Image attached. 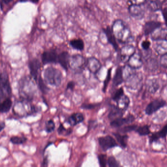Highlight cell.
<instances>
[{
    "mask_svg": "<svg viewBox=\"0 0 167 167\" xmlns=\"http://www.w3.org/2000/svg\"><path fill=\"white\" fill-rule=\"evenodd\" d=\"M111 29L116 39L121 43H128L132 39L129 28L122 20H117L114 21Z\"/></svg>",
    "mask_w": 167,
    "mask_h": 167,
    "instance_id": "cell-1",
    "label": "cell"
},
{
    "mask_svg": "<svg viewBox=\"0 0 167 167\" xmlns=\"http://www.w3.org/2000/svg\"><path fill=\"white\" fill-rule=\"evenodd\" d=\"M35 92L33 82L29 77L21 78L19 82V94L21 99L30 101Z\"/></svg>",
    "mask_w": 167,
    "mask_h": 167,
    "instance_id": "cell-2",
    "label": "cell"
},
{
    "mask_svg": "<svg viewBox=\"0 0 167 167\" xmlns=\"http://www.w3.org/2000/svg\"><path fill=\"white\" fill-rule=\"evenodd\" d=\"M63 75L59 70L53 67H47L44 73V80L50 86L58 87L62 82Z\"/></svg>",
    "mask_w": 167,
    "mask_h": 167,
    "instance_id": "cell-3",
    "label": "cell"
},
{
    "mask_svg": "<svg viewBox=\"0 0 167 167\" xmlns=\"http://www.w3.org/2000/svg\"><path fill=\"white\" fill-rule=\"evenodd\" d=\"M22 100L15 104L13 107L14 114L19 117H25L31 115L37 112V108L35 106L29 105V101Z\"/></svg>",
    "mask_w": 167,
    "mask_h": 167,
    "instance_id": "cell-4",
    "label": "cell"
},
{
    "mask_svg": "<svg viewBox=\"0 0 167 167\" xmlns=\"http://www.w3.org/2000/svg\"><path fill=\"white\" fill-rule=\"evenodd\" d=\"M86 61L82 55L75 54L70 57L69 61V67L76 72H79L84 69L86 66Z\"/></svg>",
    "mask_w": 167,
    "mask_h": 167,
    "instance_id": "cell-5",
    "label": "cell"
},
{
    "mask_svg": "<svg viewBox=\"0 0 167 167\" xmlns=\"http://www.w3.org/2000/svg\"><path fill=\"white\" fill-rule=\"evenodd\" d=\"M0 90L6 98H11L12 94L11 87L8 74L6 72L0 74Z\"/></svg>",
    "mask_w": 167,
    "mask_h": 167,
    "instance_id": "cell-6",
    "label": "cell"
},
{
    "mask_svg": "<svg viewBox=\"0 0 167 167\" xmlns=\"http://www.w3.org/2000/svg\"><path fill=\"white\" fill-rule=\"evenodd\" d=\"M98 142L101 148L104 151L118 146L115 139L110 135L99 137Z\"/></svg>",
    "mask_w": 167,
    "mask_h": 167,
    "instance_id": "cell-7",
    "label": "cell"
},
{
    "mask_svg": "<svg viewBox=\"0 0 167 167\" xmlns=\"http://www.w3.org/2000/svg\"><path fill=\"white\" fill-rule=\"evenodd\" d=\"M58 55L55 50L46 51L42 54V61L44 64L56 63L58 61Z\"/></svg>",
    "mask_w": 167,
    "mask_h": 167,
    "instance_id": "cell-8",
    "label": "cell"
},
{
    "mask_svg": "<svg viewBox=\"0 0 167 167\" xmlns=\"http://www.w3.org/2000/svg\"><path fill=\"white\" fill-rule=\"evenodd\" d=\"M166 105V102L163 100L158 99L152 101L147 106L145 112L148 115L153 114Z\"/></svg>",
    "mask_w": 167,
    "mask_h": 167,
    "instance_id": "cell-9",
    "label": "cell"
},
{
    "mask_svg": "<svg viewBox=\"0 0 167 167\" xmlns=\"http://www.w3.org/2000/svg\"><path fill=\"white\" fill-rule=\"evenodd\" d=\"M29 67L31 77L37 82L39 72L41 68V63L38 59L34 58L29 62Z\"/></svg>",
    "mask_w": 167,
    "mask_h": 167,
    "instance_id": "cell-10",
    "label": "cell"
},
{
    "mask_svg": "<svg viewBox=\"0 0 167 167\" xmlns=\"http://www.w3.org/2000/svg\"><path fill=\"white\" fill-rule=\"evenodd\" d=\"M135 118L134 116L129 115L127 117L123 118L122 117L117 118L111 121V126L115 128H120V127L125 124H130L132 123L134 121Z\"/></svg>",
    "mask_w": 167,
    "mask_h": 167,
    "instance_id": "cell-11",
    "label": "cell"
},
{
    "mask_svg": "<svg viewBox=\"0 0 167 167\" xmlns=\"http://www.w3.org/2000/svg\"><path fill=\"white\" fill-rule=\"evenodd\" d=\"M86 66L90 73L96 74L100 70L102 64L100 61L96 58L91 57L87 59Z\"/></svg>",
    "mask_w": 167,
    "mask_h": 167,
    "instance_id": "cell-12",
    "label": "cell"
},
{
    "mask_svg": "<svg viewBox=\"0 0 167 167\" xmlns=\"http://www.w3.org/2000/svg\"><path fill=\"white\" fill-rule=\"evenodd\" d=\"M135 49L132 45H127L123 47L120 50V57L122 61L127 62L130 58L135 53Z\"/></svg>",
    "mask_w": 167,
    "mask_h": 167,
    "instance_id": "cell-13",
    "label": "cell"
},
{
    "mask_svg": "<svg viewBox=\"0 0 167 167\" xmlns=\"http://www.w3.org/2000/svg\"><path fill=\"white\" fill-rule=\"evenodd\" d=\"M128 66L133 69H138L142 66V62L140 55L138 53H134L128 61Z\"/></svg>",
    "mask_w": 167,
    "mask_h": 167,
    "instance_id": "cell-14",
    "label": "cell"
},
{
    "mask_svg": "<svg viewBox=\"0 0 167 167\" xmlns=\"http://www.w3.org/2000/svg\"><path fill=\"white\" fill-rule=\"evenodd\" d=\"M85 117L82 113L76 112L72 114L68 119V123L70 126H75L84 121Z\"/></svg>",
    "mask_w": 167,
    "mask_h": 167,
    "instance_id": "cell-15",
    "label": "cell"
},
{
    "mask_svg": "<svg viewBox=\"0 0 167 167\" xmlns=\"http://www.w3.org/2000/svg\"><path fill=\"white\" fill-rule=\"evenodd\" d=\"M167 37V29L159 28L156 29L152 33V38L154 40H159L166 39Z\"/></svg>",
    "mask_w": 167,
    "mask_h": 167,
    "instance_id": "cell-16",
    "label": "cell"
},
{
    "mask_svg": "<svg viewBox=\"0 0 167 167\" xmlns=\"http://www.w3.org/2000/svg\"><path fill=\"white\" fill-rule=\"evenodd\" d=\"M70 58L69 53L67 52H63L58 55V61L61 66L66 70H68L69 67V61Z\"/></svg>",
    "mask_w": 167,
    "mask_h": 167,
    "instance_id": "cell-17",
    "label": "cell"
},
{
    "mask_svg": "<svg viewBox=\"0 0 167 167\" xmlns=\"http://www.w3.org/2000/svg\"><path fill=\"white\" fill-rule=\"evenodd\" d=\"M124 81L123 71L121 67H118L115 71V75L113 77L112 85L114 87H117Z\"/></svg>",
    "mask_w": 167,
    "mask_h": 167,
    "instance_id": "cell-18",
    "label": "cell"
},
{
    "mask_svg": "<svg viewBox=\"0 0 167 167\" xmlns=\"http://www.w3.org/2000/svg\"><path fill=\"white\" fill-rule=\"evenodd\" d=\"M155 50L159 54H164L167 53V40L166 39L156 40Z\"/></svg>",
    "mask_w": 167,
    "mask_h": 167,
    "instance_id": "cell-19",
    "label": "cell"
},
{
    "mask_svg": "<svg viewBox=\"0 0 167 167\" xmlns=\"http://www.w3.org/2000/svg\"><path fill=\"white\" fill-rule=\"evenodd\" d=\"M160 26H161V23L160 22H156V21H150V22H147L144 26V34L145 35H150Z\"/></svg>",
    "mask_w": 167,
    "mask_h": 167,
    "instance_id": "cell-20",
    "label": "cell"
},
{
    "mask_svg": "<svg viewBox=\"0 0 167 167\" xmlns=\"http://www.w3.org/2000/svg\"><path fill=\"white\" fill-rule=\"evenodd\" d=\"M167 135V124L162 129L157 132L153 133L150 137V143L157 140L159 138H165Z\"/></svg>",
    "mask_w": 167,
    "mask_h": 167,
    "instance_id": "cell-21",
    "label": "cell"
},
{
    "mask_svg": "<svg viewBox=\"0 0 167 167\" xmlns=\"http://www.w3.org/2000/svg\"><path fill=\"white\" fill-rule=\"evenodd\" d=\"M104 31H105V34L107 36L108 41L110 42V44L112 45V46L114 47V49L116 51H117L118 49V46L117 44L116 41V39L114 35H113L112 29L108 27L104 30Z\"/></svg>",
    "mask_w": 167,
    "mask_h": 167,
    "instance_id": "cell-22",
    "label": "cell"
},
{
    "mask_svg": "<svg viewBox=\"0 0 167 167\" xmlns=\"http://www.w3.org/2000/svg\"><path fill=\"white\" fill-rule=\"evenodd\" d=\"M125 111L121 109L117 106L113 105L111 109V111L108 114V118L110 120H113L117 118L122 117Z\"/></svg>",
    "mask_w": 167,
    "mask_h": 167,
    "instance_id": "cell-23",
    "label": "cell"
},
{
    "mask_svg": "<svg viewBox=\"0 0 167 167\" xmlns=\"http://www.w3.org/2000/svg\"><path fill=\"white\" fill-rule=\"evenodd\" d=\"M12 101L11 98L5 99L0 103V113H7L11 110Z\"/></svg>",
    "mask_w": 167,
    "mask_h": 167,
    "instance_id": "cell-24",
    "label": "cell"
},
{
    "mask_svg": "<svg viewBox=\"0 0 167 167\" xmlns=\"http://www.w3.org/2000/svg\"><path fill=\"white\" fill-rule=\"evenodd\" d=\"M142 6V5L131 4L129 7V12L130 15L134 17L140 16L143 12Z\"/></svg>",
    "mask_w": 167,
    "mask_h": 167,
    "instance_id": "cell-25",
    "label": "cell"
},
{
    "mask_svg": "<svg viewBox=\"0 0 167 167\" xmlns=\"http://www.w3.org/2000/svg\"><path fill=\"white\" fill-rule=\"evenodd\" d=\"M113 135L118 143L122 148H125L127 146L129 136L127 135H121L118 133H114Z\"/></svg>",
    "mask_w": 167,
    "mask_h": 167,
    "instance_id": "cell-26",
    "label": "cell"
},
{
    "mask_svg": "<svg viewBox=\"0 0 167 167\" xmlns=\"http://www.w3.org/2000/svg\"><path fill=\"white\" fill-rule=\"evenodd\" d=\"M116 103L117 104V106L125 111L127 109L128 106L129 105V99L127 96L124 95Z\"/></svg>",
    "mask_w": 167,
    "mask_h": 167,
    "instance_id": "cell-27",
    "label": "cell"
},
{
    "mask_svg": "<svg viewBox=\"0 0 167 167\" xmlns=\"http://www.w3.org/2000/svg\"><path fill=\"white\" fill-rule=\"evenodd\" d=\"M70 45L76 50L82 51L84 48V43L81 39H74L71 41Z\"/></svg>",
    "mask_w": 167,
    "mask_h": 167,
    "instance_id": "cell-28",
    "label": "cell"
},
{
    "mask_svg": "<svg viewBox=\"0 0 167 167\" xmlns=\"http://www.w3.org/2000/svg\"><path fill=\"white\" fill-rule=\"evenodd\" d=\"M135 131L140 136H146L151 133L150 127L147 124L140 127H137Z\"/></svg>",
    "mask_w": 167,
    "mask_h": 167,
    "instance_id": "cell-29",
    "label": "cell"
},
{
    "mask_svg": "<svg viewBox=\"0 0 167 167\" xmlns=\"http://www.w3.org/2000/svg\"><path fill=\"white\" fill-rule=\"evenodd\" d=\"M36 82L38 83V87L43 93H46L49 91V88L46 86V82L43 78H42L41 76L38 77Z\"/></svg>",
    "mask_w": 167,
    "mask_h": 167,
    "instance_id": "cell-30",
    "label": "cell"
},
{
    "mask_svg": "<svg viewBox=\"0 0 167 167\" xmlns=\"http://www.w3.org/2000/svg\"><path fill=\"white\" fill-rule=\"evenodd\" d=\"M11 142L15 145H21L25 143L27 141V138L25 137H19V136H13L11 138Z\"/></svg>",
    "mask_w": 167,
    "mask_h": 167,
    "instance_id": "cell-31",
    "label": "cell"
},
{
    "mask_svg": "<svg viewBox=\"0 0 167 167\" xmlns=\"http://www.w3.org/2000/svg\"><path fill=\"white\" fill-rule=\"evenodd\" d=\"M138 126L137 125L133 124V125H128V126H125V127L121 128L119 129V132L122 133H126L130 132L135 130Z\"/></svg>",
    "mask_w": 167,
    "mask_h": 167,
    "instance_id": "cell-32",
    "label": "cell"
},
{
    "mask_svg": "<svg viewBox=\"0 0 167 167\" xmlns=\"http://www.w3.org/2000/svg\"><path fill=\"white\" fill-rule=\"evenodd\" d=\"M124 95V91L123 88L122 87L120 88L119 89H118V90L115 91L114 93L113 94V96H112V99L114 101L117 102Z\"/></svg>",
    "mask_w": 167,
    "mask_h": 167,
    "instance_id": "cell-33",
    "label": "cell"
},
{
    "mask_svg": "<svg viewBox=\"0 0 167 167\" xmlns=\"http://www.w3.org/2000/svg\"><path fill=\"white\" fill-rule=\"evenodd\" d=\"M55 128V124L53 120H50L47 121L45 126V130L46 132L51 133L54 131Z\"/></svg>",
    "mask_w": 167,
    "mask_h": 167,
    "instance_id": "cell-34",
    "label": "cell"
},
{
    "mask_svg": "<svg viewBox=\"0 0 167 167\" xmlns=\"http://www.w3.org/2000/svg\"><path fill=\"white\" fill-rule=\"evenodd\" d=\"M112 68H110L108 71L107 76L106 77V79L104 82V86L103 87V91L104 93L106 92V90L107 89L108 84L110 82V81L111 80V77H112Z\"/></svg>",
    "mask_w": 167,
    "mask_h": 167,
    "instance_id": "cell-35",
    "label": "cell"
},
{
    "mask_svg": "<svg viewBox=\"0 0 167 167\" xmlns=\"http://www.w3.org/2000/svg\"><path fill=\"white\" fill-rule=\"evenodd\" d=\"M148 7L153 11H158L160 8V4L157 1H149L148 2Z\"/></svg>",
    "mask_w": 167,
    "mask_h": 167,
    "instance_id": "cell-36",
    "label": "cell"
},
{
    "mask_svg": "<svg viewBox=\"0 0 167 167\" xmlns=\"http://www.w3.org/2000/svg\"><path fill=\"white\" fill-rule=\"evenodd\" d=\"M98 159L99 165L101 167H106L108 161L107 155H104V154H100V155H98Z\"/></svg>",
    "mask_w": 167,
    "mask_h": 167,
    "instance_id": "cell-37",
    "label": "cell"
},
{
    "mask_svg": "<svg viewBox=\"0 0 167 167\" xmlns=\"http://www.w3.org/2000/svg\"><path fill=\"white\" fill-rule=\"evenodd\" d=\"M57 132L60 135H69V134L72 132V130L67 129L65 128L62 123H60L59 128H58Z\"/></svg>",
    "mask_w": 167,
    "mask_h": 167,
    "instance_id": "cell-38",
    "label": "cell"
},
{
    "mask_svg": "<svg viewBox=\"0 0 167 167\" xmlns=\"http://www.w3.org/2000/svg\"><path fill=\"white\" fill-rule=\"evenodd\" d=\"M107 164L110 167H116L119 166L116 159L113 156H110L108 159Z\"/></svg>",
    "mask_w": 167,
    "mask_h": 167,
    "instance_id": "cell-39",
    "label": "cell"
},
{
    "mask_svg": "<svg viewBox=\"0 0 167 167\" xmlns=\"http://www.w3.org/2000/svg\"><path fill=\"white\" fill-rule=\"evenodd\" d=\"M160 65L164 68H167V53L162 54L160 59Z\"/></svg>",
    "mask_w": 167,
    "mask_h": 167,
    "instance_id": "cell-40",
    "label": "cell"
},
{
    "mask_svg": "<svg viewBox=\"0 0 167 167\" xmlns=\"http://www.w3.org/2000/svg\"><path fill=\"white\" fill-rule=\"evenodd\" d=\"M99 105V104H83L81 106V108L85 109H95Z\"/></svg>",
    "mask_w": 167,
    "mask_h": 167,
    "instance_id": "cell-41",
    "label": "cell"
},
{
    "mask_svg": "<svg viewBox=\"0 0 167 167\" xmlns=\"http://www.w3.org/2000/svg\"><path fill=\"white\" fill-rule=\"evenodd\" d=\"M151 43L149 41L146 40L143 41L141 44V46L144 50H147L149 49L150 48Z\"/></svg>",
    "mask_w": 167,
    "mask_h": 167,
    "instance_id": "cell-42",
    "label": "cell"
},
{
    "mask_svg": "<svg viewBox=\"0 0 167 167\" xmlns=\"http://www.w3.org/2000/svg\"><path fill=\"white\" fill-rule=\"evenodd\" d=\"M131 4L143 5L146 2V0H130Z\"/></svg>",
    "mask_w": 167,
    "mask_h": 167,
    "instance_id": "cell-43",
    "label": "cell"
},
{
    "mask_svg": "<svg viewBox=\"0 0 167 167\" xmlns=\"http://www.w3.org/2000/svg\"><path fill=\"white\" fill-rule=\"evenodd\" d=\"M75 83L73 81H71L68 82L67 84V90H73L75 87Z\"/></svg>",
    "mask_w": 167,
    "mask_h": 167,
    "instance_id": "cell-44",
    "label": "cell"
},
{
    "mask_svg": "<svg viewBox=\"0 0 167 167\" xmlns=\"http://www.w3.org/2000/svg\"><path fill=\"white\" fill-rule=\"evenodd\" d=\"M163 15L167 24V7H166L163 10Z\"/></svg>",
    "mask_w": 167,
    "mask_h": 167,
    "instance_id": "cell-45",
    "label": "cell"
},
{
    "mask_svg": "<svg viewBox=\"0 0 167 167\" xmlns=\"http://www.w3.org/2000/svg\"><path fill=\"white\" fill-rule=\"evenodd\" d=\"M6 127V123L5 122H0V132H1Z\"/></svg>",
    "mask_w": 167,
    "mask_h": 167,
    "instance_id": "cell-46",
    "label": "cell"
},
{
    "mask_svg": "<svg viewBox=\"0 0 167 167\" xmlns=\"http://www.w3.org/2000/svg\"><path fill=\"white\" fill-rule=\"evenodd\" d=\"M6 97H5V95H4V94L2 93V92L1 90H0V103L2 101V100H4L5 99H6Z\"/></svg>",
    "mask_w": 167,
    "mask_h": 167,
    "instance_id": "cell-47",
    "label": "cell"
},
{
    "mask_svg": "<svg viewBox=\"0 0 167 167\" xmlns=\"http://www.w3.org/2000/svg\"><path fill=\"white\" fill-rule=\"evenodd\" d=\"M47 164H48V161H47V158H45L43 160V163L42 164V166L43 167H45V166H47Z\"/></svg>",
    "mask_w": 167,
    "mask_h": 167,
    "instance_id": "cell-48",
    "label": "cell"
},
{
    "mask_svg": "<svg viewBox=\"0 0 167 167\" xmlns=\"http://www.w3.org/2000/svg\"><path fill=\"white\" fill-rule=\"evenodd\" d=\"M13 0H1V2L5 5H8L10 2H11Z\"/></svg>",
    "mask_w": 167,
    "mask_h": 167,
    "instance_id": "cell-49",
    "label": "cell"
},
{
    "mask_svg": "<svg viewBox=\"0 0 167 167\" xmlns=\"http://www.w3.org/2000/svg\"><path fill=\"white\" fill-rule=\"evenodd\" d=\"M157 1L159 2L160 4H161L163 2H165V1H166V0H156Z\"/></svg>",
    "mask_w": 167,
    "mask_h": 167,
    "instance_id": "cell-50",
    "label": "cell"
},
{
    "mask_svg": "<svg viewBox=\"0 0 167 167\" xmlns=\"http://www.w3.org/2000/svg\"><path fill=\"white\" fill-rule=\"evenodd\" d=\"M39 0H30V1L33 2V3H37Z\"/></svg>",
    "mask_w": 167,
    "mask_h": 167,
    "instance_id": "cell-51",
    "label": "cell"
}]
</instances>
